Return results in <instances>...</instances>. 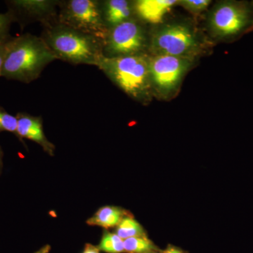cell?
Masks as SVG:
<instances>
[{"label":"cell","mask_w":253,"mask_h":253,"mask_svg":"<svg viewBox=\"0 0 253 253\" xmlns=\"http://www.w3.org/2000/svg\"><path fill=\"white\" fill-rule=\"evenodd\" d=\"M55 60L57 58L41 36L26 33L10 41L0 77L30 83Z\"/></svg>","instance_id":"1"},{"label":"cell","mask_w":253,"mask_h":253,"mask_svg":"<svg viewBox=\"0 0 253 253\" xmlns=\"http://www.w3.org/2000/svg\"><path fill=\"white\" fill-rule=\"evenodd\" d=\"M41 37L58 60L71 64L98 66L104 57L102 40L58 21L43 26Z\"/></svg>","instance_id":"2"},{"label":"cell","mask_w":253,"mask_h":253,"mask_svg":"<svg viewBox=\"0 0 253 253\" xmlns=\"http://www.w3.org/2000/svg\"><path fill=\"white\" fill-rule=\"evenodd\" d=\"M98 68L131 99L146 104L152 99L149 54L103 57Z\"/></svg>","instance_id":"3"},{"label":"cell","mask_w":253,"mask_h":253,"mask_svg":"<svg viewBox=\"0 0 253 253\" xmlns=\"http://www.w3.org/2000/svg\"><path fill=\"white\" fill-rule=\"evenodd\" d=\"M205 44L206 42L191 25L169 23L149 32V54L194 60L203 54Z\"/></svg>","instance_id":"4"},{"label":"cell","mask_w":253,"mask_h":253,"mask_svg":"<svg viewBox=\"0 0 253 253\" xmlns=\"http://www.w3.org/2000/svg\"><path fill=\"white\" fill-rule=\"evenodd\" d=\"M208 20V29L216 40L235 41L253 31V2L220 1L213 8Z\"/></svg>","instance_id":"5"},{"label":"cell","mask_w":253,"mask_h":253,"mask_svg":"<svg viewBox=\"0 0 253 253\" xmlns=\"http://www.w3.org/2000/svg\"><path fill=\"white\" fill-rule=\"evenodd\" d=\"M149 32L136 17L110 28L103 41L106 58L149 54Z\"/></svg>","instance_id":"6"},{"label":"cell","mask_w":253,"mask_h":253,"mask_svg":"<svg viewBox=\"0 0 253 253\" xmlns=\"http://www.w3.org/2000/svg\"><path fill=\"white\" fill-rule=\"evenodd\" d=\"M194 64V60L149 54V73L153 96L169 100L180 89L183 80Z\"/></svg>","instance_id":"7"},{"label":"cell","mask_w":253,"mask_h":253,"mask_svg":"<svg viewBox=\"0 0 253 253\" xmlns=\"http://www.w3.org/2000/svg\"><path fill=\"white\" fill-rule=\"evenodd\" d=\"M58 22L104 41L108 30L99 0L59 1Z\"/></svg>","instance_id":"8"},{"label":"cell","mask_w":253,"mask_h":253,"mask_svg":"<svg viewBox=\"0 0 253 253\" xmlns=\"http://www.w3.org/2000/svg\"><path fill=\"white\" fill-rule=\"evenodd\" d=\"M14 21L21 27L40 22L46 26L57 21L59 0H12L6 1Z\"/></svg>","instance_id":"9"},{"label":"cell","mask_w":253,"mask_h":253,"mask_svg":"<svg viewBox=\"0 0 253 253\" xmlns=\"http://www.w3.org/2000/svg\"><path fill=\"white\" fill-rule=\"evenodd\" d=\"M18 120L16 136L21 139H27L34 141L43 150L53 156L56 147L48 140L43 129V121L41 116H33L28 113H19L16 116Z\"/></svg>","instance_id":"10"},{"label":"cell","mask_w":253,"mask_h":253,"mask_svg":"<svg viewBox=\"0 0 253 253\" xmlns=\"http://www.w3.org/2000/svg\"><path fill=\"white\" fill-rule=\"evenodd\" d=\"M103 20L108 30L136 17L134 1L128 0L100 1Z\"/></svg>","instance_id":"11"},{"label":"cell","mask_w":253,"mask_h":253,"mask_svg":"<svg viewBox=\"0 0 253 253\" xmlns=\"http://www.w3.org/2000/svg\"><path fill=\"white\" fill-rule=\"evenodd\" d=\"M179 1L176 0H139L134 1L136 17L142 22L161 23L163 17Z\"/></svg>","instance_id":"12"},{"label":"cell","mask_w":253,"mask_h":253,"mask_svg":"<svg viewBox=\"0 0 253 253\" xmlns=\"http://www.w3.org/2000/svg\"><path fill=\"white\" fill-rule=\"evenodd\" d=\"M128 212L116 206H104L99 208L96 213L86 221L89 226H98L104 229L117 227Z\"/></svg>","instance_id":"13"},{"label":"cell","mask_w":253,"mask_h":253,"mask_svg":"<svg viewBox=\"0 0 253 253\" xmlns=\"http://www.w3.org/2000/svg\"><path fill=\"white\" fill-rule=\"evenodd\" d=\"M116 234L123 240L146 236L142 226L129 214L123 218L118 224Z\"/></svg>","instance_id":"14"},{"label":"cell","mask_w":253,"mask_h":253,"mask_svg":"<svg viewBox=\"0 0 253 253\" xmlns=\"http://www.w3.org/2000/svg\"><path fill=\"white\" fill-rule=\"evenodd\" d=\"M124 249L126 253H151L158 250L146 236L124 240Z\"/></svg>","instance_id":"15"},{"label":"cell","mask_w":253,"mask_h":253,"mask_svg":"<svg viewBox=\"0 0 253 253\" xmlns=\"http://www.w3.org/2000/svg\"><path fill=\"white\" fill-rule=\"evenodd\" d=\"M98 248L100 251L107 253H124V240L116 234L105 231Z\"/></svg>","instance_id":"16"},{"label":"cell","mask_w":253,"mask_h":253,"mask_svg":"<svg viewBox=\"0 0 253 253\" xmlns=\"http://www.w3.org/2000/svg\"><path fill=\"white\" fill-rule=\"evenodd\" d=\"M18 120L16 116H12L0 107V132L9 131L16 135L17 131Z\"/></svg>","instance_id":"17"},{"label":"cell","mask_w":253,"mask_h":253,"mask_svg":"<svg viewBox=\"0 0 253 253\" xmlns=\"http://www.w3.org/2000/svg\"><path fill=\"white\" fill-rule=\"evenodd\" d=\"M13 22H15L14 18L9 11L0 14V44L11 39L9 31Z\"/></svg>","instance_id":"18"},{"label":"cell","mask_w":253,"mask_h":253,"mask_svg":"<svg viewBox=\"0 0 253 253\" xmlns=\"http://www.w3.org/2000/svg\"><path fill=\"white\" fill-rule=\"evenodd\" d=\"M211 1L210 0H182L179 1V4L193 14H200L205 11Z\"/></svg>","instance_id":"19"},{"label":"cell","mask_w":253,"mask_h":253,"mask_svg":"<svg viewBox=\"0 0 253 253\" xmlns=\"http://www.w3.org/2000/svg\"><path fill=\"white\" fill-rule=\"evenodd\" d=\"M11 39L0 44V73H1V68H2L3 64H4L5 57H6V53H7Z\"/></svg>","instance_id":"20"},{"label":"cell","mask_w":253,"mask_h":253,"mask_svg":"<svg viewBox=\"0 0 253 253\" xmlns=\"http://www.w3.org/2000/svg\"><path fill=\"white\" fill-rule=\"evenodd\" d=\"M83 253H100L98 246H94L90 244H86L84 246Z\"/></svg>","instance_id":"21"},{"label":"cell","mask_w":253,"mask_h":253,"mask_svg":"<svg viewBox=\"0 0 253 253\" xmlns=\"http://www.w3.org/2000/svg\"><path fill=\"white\" fill-rule=\"evenodd\" d=\"M163 253H184L180 249H176L175 247L169 246L166 251H163Z\"/></svg>","instance_id":"22"},{"label":"cell","mask_w":253,"mask_h":253,"mask_svg":"<svg viewBox=\"0 0 253 253\" xmlns=\"http://www.w3.org/2000/svg\"><path fill=\"white\" fill-rule=\"evenodd\" d=\"M50 251H51V246H49V245H45V246L41 248L39 251H36V252L34 253H49Z\"/></svg>","instance_id":"23"},{"label":"cell","mask_w":253,"mask_h":253,"mask_svg":"<svg viewBox=\"0 0 253 253\" xmlns=\"http://www.w3.org/2000/svg\"><path fill=\"white\" fill-rule=\"evenodd\" d=\"M2 158H3V152L1 150V146H0V173H1V169H2Z\"/></svg>","instance_id":"24"},{"label":"cell","mask_w":253,"mask_h":253,"mask_svg":"<svg viewBox=\"0 0 253 253\" xmlns=\"http://www.w3.org/2000/svg\"><path fill=\"white\" fill-rule=\"evenodd\" d=\"M151 253H158L157 251H155V252H152Z\"/></svg>","instance_id":"25"},{"label":"cell","mask_w":253,"mask_h":253,"mask_svg":"<svg viewBox=\"0 0 253 253\" xmlns=\"http://www.w3.org/2000/svg\"></svg>","instance_id":"26"}]
</instances>
